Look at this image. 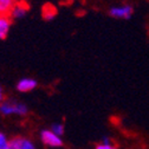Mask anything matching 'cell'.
I'll return each mask as SVG.
<instances>
[{
    "mask_svg": "<svg viewBox=\"0 0 149 149\" xmlns=\"http://www.w3.org/2000/svg\"><path fill=\"white\" fill-rule=\"evenodd\" d=\"M96 149H116L114 146H111L110 143H102L100 146H97Z\"/></svg>",
    "mask_w": 149,
    "mask_h": 149,
    "instance_id": "7c38bea8",
    "label": "cell"
},
{
    "mask_svg": "<svg viewBox=\"0 0 149 149\" xmlns=\"http://www.w3.org/2000/svg\"><path fill=\"white\" fill-rule=\"evenodd\" d=\"M36 85H37V83H36L34 79L24 78V79H22L19 83H18L17 88H18V90H20V91H23V92H26V91H30V90L34 89Z\"/></svg>",
    "mask_w": 149,
    "mask_h": 149,
    "instance_id": "5b68a950",
    "label": "cell"
},
{
    "mask_svg": "<svg viewBox=\"0 0 149 149\" xmlns=\"http://www.w3.org/2000/svg\"><path fill=\"white\" fill-rule=\"evenodd\" d=\"M52 133H54L57 136H61L63 134V127L61 124H54L52 125Z\"/></svg>",
    "mask_w": 149,
    "mask_h": 149,
    "instance_id": "8fae6325",
    "label": "cell"
},
{
    "mask_svg": "<svg viewBox=\"0 0 149 149\" xmlns=\"http://www.w3.org/2000/svg\"><path fill=\"white\" fill-rule=\"evenodd\" d=\"M11 25L8 15H0V38H5Z\"/></svg>",
    "mask_w": 149,
    "mask_h": 149,
    "instance_id": "8992f818",
    "label": "cell"
},
{
    "mask_svg": "<svg viewBox=\"0 0 149 149\" xmlns=\"http://www.w3.org/2000/svg\"><path fill=\"white\" fill-rule=\"evenodd\" d=\"M23 144H24L23 139H14L10 142L11 149H23Z\"/></svg>",
    "mask_w": 149,
    "mask_h": 149,
    "instance_id": "ba28073f",
    "label": "cell"
},
{
    "mask_svg": "<svg viewBox=\"0 0 149 149\" xmlns=\"http://www.w3.org/2000/svg\"><path fill=\"white\" fill-rule=\"evenodd\" d=\"M110 14L115 18H118V19H128L133 14V7L129 5L116 6L110 10Z\"/></svg>",
    "mask_w": 149,
    "mask_h": 149,
    "instance_id": "7a4b0ae2",
    "label": "cell"
},
{
    "mask_svg": "<svg viewBox=\"0 0 149 149\" xmlns=\"http://www.w3.org/2000/svg\"><path fill=\"white\" fill-rule=\"evenodd\" d=\"M27 10H29L27 4H25V3H14L13 8H12L10 14L14 18H19V17H23L27 12Z\"/></svg>",
    "mask_w": 149,
    "mask_h": 149,
    "instance_id": "277c9868",
    "label": "cell"
},
{
    "mask_svg": "<svg viewBox=\"0 0 149 149\" xmlns=\"http://www.w3.org/2000/svg\"><path fill=\"white\" fill-rule=\"evenodd\" d=\"M42 140L45 144L51 146V147H58L62 146V140L59 136H57L54 133L50 132V130H44L42 132Z\"/></svg>",
    "mask_w": 149,
    "mask_h": 149,
    "instance_id": "3957f363",
    "label": "cell"
},
{
    "mask_svg": "<svg viewBox=\"0 0 149 149\" xmlns=\"http://www.w3.org/2000/svg\"><path fill=\"white\" fill-rule=\"evenodd\" d=\"M56 14V10H54V7L52 6V5H45V7H44V15H45V18H52L53 15Z\"/></svg>",
    "mask_w": 149,
    "mask_h": 149,
    "instance_id": "9c48e42d",
    "label": "cell"
},
{
    "mask_svg": "<svg viewBox=\"0 0 149 149\" xmlns=\"http://www.w3.org/2000/svg\"><path fill=\"white\" fill-rule=\"evenodd\" d=\"M0 149H11L10 142L7 141L5 135L1 134V133H0Z\"/></svg>",
    "mask_w": 149,
    "mask_h": 149,
    "instance_id": "30bf717a",
    "label": "cell"
},
{
    "mask_svg": "<svg viewBox=\"0 0 149 149\" xmlns=\"http://www.w3.org/2000/svg\"><path fill=\"white\" fill-rule=\"evenodd\" d=\"M0 111L5 115H11V114L24 115L27 113V108L24 104H15V103L5 102L3 104H0Z\"/></svg>",
    "mask_w": 149,
    "mask_h": 149,
    "instance_id": "6da1fadb",
    "label": "cell"
},
{
    "mask_svg": "<svg viewBox=\"0 0 149 149\" xmlns=\"http://www.w3.org/2000/svg\"><path fill=\"white\" fill-rule=\"evenodd\" d=\"M14 3L11 0H0V15H8L13 8Z\"/></svg>",
    "mask_w": 149,
    "mask_h": 149,
    "instance_id": "52a82bcc",
    "label": "cell"
},
{
    "mask_svg": "<svg viewBox=\"0 0 149 149\" xmlns=\"http://www.w3.org/2000/svg\"><path fill=\"white\" fill-rule=\"evenodd\" d=\"M3 101V92H1V88H0V102Z\"/></svg>",
    "mask_w": 149,
    "mask_h": 149,
    "instance_id": "4fadbf2b",
    "label": "cell"
}]
</instances>
